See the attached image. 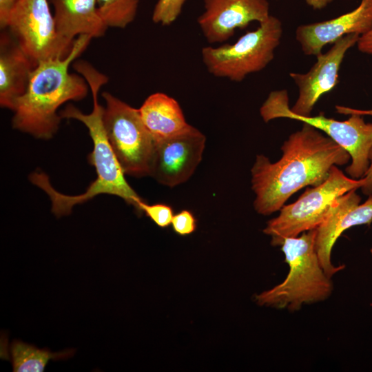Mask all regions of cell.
Masks as SVG:
<instances>
[{"label":"cell","mask_w":372,"mask_h":372,"mask_svg":"<svg viewBox=\"0 0 372 372\" xmlns=\"http://www.w3.org/2000/svg\"><path fill=\"white\" fill-rule=\"evenodd\" d=\"M370 252H371V254L372 256V248L371 249Z\"/></svg>","instance_id":"cell-28"},{"label":"cell","mask_w":372,"mask_h":372,"mask_svg":"<svg viewBox=\"0 0 372 372\" xmlns=\"http://www.w3.org/2000/svg\"><path fill=\"white\" fill-rule=\"evenodd\" d=\"M96 3L108 28H125L136 18L139 0H96Z\"/></svg>","instance_id":"cell-19"},{"label":"cell","mask_w":372,"mask_h":372,"mask_svg":"<svg viewBox=\"0 0 372 372\" xmlns=\"http://www.w3.org/2000/svg\"><path fill=\"white\" fill-rule=\"evenodd\" d=\"M17 0H0V27L6 28L9 14Z\"/></svg>","instance_id":"cell-23"},{"label":"cell","mask_w":372,"mask_h":372,"mask_svg":"<svg viewBox=\"0 0 372 372\" xmlns=\"http://www.w3.org/2000/svg\"><path fill=\"white\" fill-rule=\"evenodd\" d=\"M187 0H158L152 12L154 23L170 25L179 17Z\"/></svg>","instance_id":"cell-20"},{"label":"cell","mask_w":372,"mask_h":372,"mask_svg":"<svg viewBox=\"0 0 372 372\" xmlns=\"http://www.w3.org/2000/svg\"><path fill=\"white\" fill-rule=\"evenodd\" d=\"M92 39L87 35L79 36L67 56L50 58L37 63L25 92L12 109L14 129L43 139H49L56 134L61 119L58 109L68 101H80L87 95V82L81 74L70 73L69 67Z\"/></svg>","instance_id":"cell-3"},{"label":"cell","mask_w":372,"mask_h":372,"mask_svg":"<svg viewBox=\"0 0 372 372\" xmlns=\"http://www.w3.org/2000/svg\"><path fill=\"white\" fill-rule=\"evenodd\" d=\"M306 3L314 10H321L324 8L333 0H305Z\"/></svg>","instance_id":"cell-27"},{"label":"cell","mask_w":372,"mask_h":372,"mask_svg":"<svg viewBox=\"0 0 372 372\" xmlns=\"http://www.w3.org/2000/svg\"><path fill=\"white\" fill-rule=\"evenodd\" d=\"M335 110L339 114L344 115H351V114H358L361 116L369 115L372 116V109L370 110H358L355 108H351L342 105H336Z\"/></svg>","instance_id":"cell-26"},{"label":"cell","mask_w":372,"mask_h":372,"mask_svg":"<svg viewBox=\"0 0 372 372\" xmlns=\"http://www.w3.org/2000/svg\"><path fill=\"white\" fill-rule=\"evenodd\" d=\"M316 235L313 229L283 240L280 247L289 273L281 283L255 296L259 305L295 311L303 305L329 298L333 285L319 261L315 249Z\"/></svg>","instance_id":"cell-4"},{"label":"cell","mask_w":372,"mask_h":372,"mask_svg":"<svg viewBox=\"0 0 372 372\" xmlns=\"http://www.w3.org/2000/svg\"><path fill=\"white\" fill-rule=\"evenodd\" d=\"M286 90L271 92L260 108L262 120L285 118L308 123L322 131L350 155L351 163L346 168L353 178L364 177L369 167V154L372 147V123H366L362 116L351 114L345 121L327 118L323 113L303 116L293 113Z\"/></svg>","instance_id":"cell-5"},{"label":"cell","mask_w":372,"mask_h":372,"mask_svg":"<svg viewBox=\"0 0 372 372\" xmlns=\"http://www.w3.org/2000/svg\"><path fill=\"white\" fill-rule=\"evenodd\" d=\"M103 121L111 147L125 175L150 176L154 140L138 109L104 92Z\"/></svg>","instance_id":"cell-8"},{"label":"cell","mask_w":372,"mask_h":372,"mask_svg":"<svg viewBox=\"0 0 372 372\" xmlns=\"http://www.w3.org/2000/svg\"><path fill=\"white\" fill-rule=\"evenodd\" d=\"M206 137L190 125L174 136L154 141L150 176L169 187L188 180L202 161Z\"/></svg>","instance_id":"cell-10"},{"label":"cell","mask_w":372,"mask_h":372,"mask_svg":"<svg viewBox=\"0 0 372 372\" xmlns=\"http://www.w3.org/2000/svg\"><path fill=\"white\" fill-rule=\"evenodd\" d=\"M49 3V0H17L4 28L37 65L42 60L65 57L72 48L59 38Z\"/></svg>","instance_id":"cell-9"},{"label":"cell","mask_w":372,"mask_h":372,"mask_svg":"<svg viewBox=\"0 0 372 372\" xmlns=\"http://www.w3.org/2000/svg\"><path fill=\"white\" fill-rule=\"evenodd\" d=\"M142 212L162 228L171 225L174 216L172 207L165 204L148 205L145 202L141 206V213Z\"/></svg>","instance_id":"cell-21"},{"label":"cell","mask_w":372,"mask_h":372,"mask_svg":"<svg viewBox=\"0 0 372 372\" xmlns=\"http://www.w3.org/2000/svg\"><path fill=\"white\" fill-rule=\"evenodd\" d=\"M171 224L174 231L180 236L189 235L196 229V220L188 210L174 215Z\"/></svg>","instance_id":"cell-22"},{"label":"cell","mask_w":372,"mask_h":372,"mask_svg":"<svg viewBox=\"0 0 372 372\" xmlns=\"http://www.w3.org/2000/svg\"><path fill=\"white\" fill-rule=\"evenodd\" d=\"M372 29V0H361L353 10L329 20L299 25L296 39L304 54L317 56L322 48L349 34L360 36Z\"/></svg>","instance_id":"cell-14"},{"label":"cell","mask_w":372,"mask_h":372,"mask_svg":"<svg viewBox=\"0 0 372 372\" xmlns=\"http://www.w3.org/2000/svg\"><path fill=\"white\" fill-rule=\"evenodd\" d=\"M352 189L340 196L331 204L323 221L316 229L315 249L324 272L331 278L344 268L334 266L331 251L338 238L347 229L372 223V195L360 204V196Z\"/></svg>","instance_id":"cell-11"},{"label":"cell","mask_w":372,"mask_h":372,"mask_svg":"<svg viewBox=\"0 0 372 372\" xmlns=\"http://www.w3.org/2000/svg\"><path fill=\"white\" fill-rule=\"evenodd\" d=\"M360 37L358 34H349L337 40L327 52L316 56V62L307 73H289L299 90L298 97L291 108L293 113L310 116L320 97L336 86L344 55L358 43Z\"/></svg>","instance_id":"cell-12"},{"label":"cell","mask_w":372,"mask_h":372,"mask_svg":"<svg viewBox=\"0 0 372 372\" xmlns=\"http://www.w3.org/2000/svg\"><path fill=\"white\" fill-rule=\"evenodd\" d=\"M369 167L364 177V183L361 187L362 193L366 196L372 195V147L369 154Z\"/></svg>","instance_id":"cell-25"},{"label":"cell","mask_w":372,"mask_h":372,"mask_svg":"<svg viewBox=\"0 0 372 372\" xmlns=\"http://www.w3.org/2000/svg\"><path fill=\"white\" fill-rule=\"evenodd\" d=\"M259 24L234 44L203 48L202 61L207 71L214 76L240 82L248 74L263 70L280 43L282 25L272 15Z\"/></svg>","instance_id":"cell-6"},{"label":"cell","mask_w":372,"mask_h":372,"mask_svg":"<svg viewBox=\"0 0 372 372\" xmlns=\"http://www.w3.org/2000/svg\"><path fill=\"white\" fill-rule=\"evenodd\" d=\"M138 110L154 141L178 134L191 125L178 101L163 92L149 95Z\"/></svg>","instance_id":"cell-17"},{"label":"cell","mask_w":372,"mask_h":372,"mask_svg":"<svg viewBox=\"0 0 372 372\" xmlns=\"http://www.w3.org/2000/svg\"><path fill=\"white\" fill-rule=\"evenodd\" d=\"M358 49L362 53L372 54V29L361 35L357 43Z\"/></svg>","instance_id":"cell-24"},{"label":"cell","mask_w":372,"mask_h":372,"mask_svg":"<svg viewBox=\"0 0 372 372\" xmlns=\"http://www.w3.org/2000/svg\"><path fill=\"white\" fill-rule=\"evenodd\" d=\"M6 30L0 37V105L12 110L15 101L25 92L37 64Z\"/></svg>","instance_id":"cell-15"},{"label":"cell","mask_w":372,"mask_h":372,"mask_svg":"<svg viewBox=\"0 0 372 372\" xmlns=\"http://www.w3.org/2000/svg\"><path fill=\"white\" fill-rule=\"evenodd\" d=\"M74 69L84 77L90 87L93 109L90 113L84 114L70 104L59 112V115L61 118L77 120L87 128L93 141V151L89 156V161L95 167L96 178L84 193L76 196L57 192L52 186L48 176L43 172L32 174L30 180L49 196L52 211L56 217L70 214L74 205L100 194L118 196L141 213V206L145 201L127 182L125 174L111 147L104 127L103 107L99 103L98 95L101 87L107 83L108 78L85 61H78Z\"/></svg>","instance_id":"cell-2"},{"label":"cell","mask_w":372,"mask_h":372,"mask_svg":"<svg viewBox=\"0 0 372 372\" xmlns=\"http://www.w3.org/2000/svg\"><path fill=\"white\" fill-rule=\"evenodd\" d=\"M270 16L267 0H204V11L197 23L209 43L227 41L238 28Z\"/></svg>","instance_id":"cell-13"},{"label":"cell","mask_w":372,"mask_h":372,"mask_svg":"<svg viewBox=\"0 0 372 372\" xmlns=\"http://www.w3.org/2000/svg\"><path fill=\"white\" fill-rule=\"evenodd\" d=\"M364 183V177L358 180L348 177L333 165L325 181L307 188L294 203L285 205L278 216L267 222L263 232L271 237V244L276 247L280 246L286 238L316 229L335 199L352 189L361 188Z\"/></svg>","instance_id":"cell-7"},{"label":"cell","mask_w":372,"mask_h":372,"mask_svg":"<svg viewBox=\"0 0 372 372\" xmlns=\"http://www.w3.org/2000/svg\"><path fill=\"white\" fill-rule=\"evenodd\" d=\"M54 8L56 32L72 48L79 36L103 37L108 27L101 18L96 0H49Z\"/></svg>","instance_id":"cell-16"},{"label":"cell","mask_w":372,"mask_h":372,"mask_svg":"<svg viewBox=\"0 0 372 372\" xmlns=\"http://www.w3.org/2000/svg\"><path fill=\"white\" fill-rule=\"evenodd\" d=\"M72 354L73 351L70 350L52 353L20 341L13 342L10 347V360L14 372H43L49 360L67 358Z\"/></svg>","instance_id":"cell-18"},{"label":"cell","mask_w":372,"mask_h":372,"mask_svg":"<svg viewBox=\"0 0 372 372\" xmlns=\"http://www.w3.org/2000/svg\"><path fill=\"white\" fill-rule=\"evenodd\" d=\"M281 147L282 155L275 163L256 156L251 169L255 210L268 216L280 209L291 195L306 186H318L327 180L333 165H344L349 154L325 134L302 123Z\"/></svg>","instance_id":"cell-1"}]
</instances>
